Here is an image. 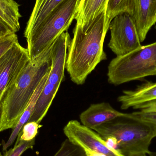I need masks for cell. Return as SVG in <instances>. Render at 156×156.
<instances>
[{"label":"cell","mask_w":156,"mask_h":156,"mask_svg":"<svg viewBox=\"0 0 156 156\" xmlns=\"http://www.w3.org/2000/svg\"><path fill=\"white\" fill-rule=\"evenodd\" d=\"M105 12L86 27L76 23L68 48L66 69L70 80L78 85L85 83L98 64L107 59L104 44L107 31L105 28Z\"/></svg>","instance_id":"cell-1"},{"label":"cell","mask_w":156,"mask_h":156,"mask_svg":"<svg viewBox=\"0 0 156 156\" xmlns=\"http://www.w3.org/2000/svg\"><path fill=\"white\" fill-rule=\"evenodd\" d=\"M53 44L27 63L4 93L1 99L0 132L15 127L42 79L50 71Z\"/></svg>","instance_id":"cell-2"},{"label":"cell","mask_w":156,"mask_h":156,"mask_svg":"<svg viewBox=\"0 0 156 156\" xmlns=\"http://www.w3.org/2000/svg\"><path fill=\"white\" fill-rule=\"evenodd\" d=\"M104 139H115L119 150L125 155L147 154L152 140L155 137L154 128L147 122L132 113H124L93 129Z\"/></svg>","instance_id":"cell-3"},{"label":"cell","mask_w":156,"mask_h":156,"mask_svg":"<svg viewBox=\"0 0 156 156\" xmlns=\"http://www.w3.org/2000/svg\"><path fill=\"white\" fill-rule=\"evenodd\" d=\"M80 0H64L39 25L24 33L31 60L41 55L59 36L68 31L77 13Z\"/></svg>","instance_id":"cell-4"},{"label":"cell","mask_w":156,"mask_h":156,"mask_svg":"<svg viewBox=\"0 0 156 156\" xmlns=\"http://www.w3.org/2000/svg\"><path fill=\"white\" fill-rule=\"evenodd\" d=\"M108 82L117 86L149 76H156V42L141 46L109 63Z\"/></svg>","instance_id":"cell-5"},{"label":"cell","mask_w":156,"mask_h":156,"mask_svg":"<svg viewBox=\"0 0 156 156\" xmlns=\"http://www.w3.org/2000/svg\"><path fill=\"white\" fill-rule=\"evenodd\" d=\"M71 39L69 33L66 31L62 33L53 43L51 69L28 122H34L40 124L47 113L65 77L68 48Z\"/></svg>","instance_id":"cell-6"},{"label":"cell","mask_w":156,"mask_h":156,"mask_svg":"<svg viewBox=\"0 0 156 156\" xmlns=\"http://www.w3.org/2000/svg\"><path fill=\"white\" fill-rule=\"evenodd\" d=\"M108 47L116 56L124 55L142 46L133 17L126 13L115 16L109 26Z\"/></svg>","instance_id":"cell-7"},{"label":"cell","mask_w":156,"mask_h":156,"mask_svg":"<svg viewBox=\"0 0 156 156\" xmlns=\"http://www.w3.org/2000/svg\"><path fill=\"white\" fill-rule=\"evenodd\" d=\"M64 133L68 139L83 148H89L106 156H126L120 150L108 146L99 134L77 120L69 122L64 128Z\"/></svg>","instance_id":"cell-8"},{"label":"cell","mask_w":156,"mask_h":156,"mask_svg":"<svg viewBox=\"0 0 156 156\" xmlns=\"http://www.w3.org/2000/svg\"><path fill=\"white\" fill-rule=\"evenodd\" d=\"M30 60L27 49L19 41L0 58V100Z\"/></svg>","instance_id":"cell-9"},{"label":"cell","mask_w":156,"mask_h":156,"mask_svg":"<svg viewBox=\"0 0 156 156\" xmlns=\"http://www.w3.org/2000/svg\"><path fill=\"white\" fill-rule=\"evenodd\" d=\"M133 17L141 43L156 23V0H136Z\"/></svg>","instance_id":"cell-10"},{"label":"cell","mask_w":156,"mask_h":156,"mask_svg":"<svg viewBox=\"0 0 156 156\" xmlns=\"http://www.w3.org/2000/svg\"><path fill=\"white\" fill-rule=\"evenodd\" d=\"M123 113L115 109L109 103L103 102L91 105L81 113L80 118L83 125L93 130Z\"/></svg>","instance_id":"cell-11"},{"label":"cell","mask_w":156,"mask_h":156,"mask_svg":"<svg viewBox=\"0 0 156 156\" xmlns=\"http://www.w3.org/2000/svg\"><path fill=\"white\" fill-rule=\"evenodd\" d=\"M117 100L122 110L133 109L140 105L156 100V82H147L134 90L123 91Z\"/></svg>","instance_id":"cell-12"},{"label":"cell","mask_w":156,"mask_h":156,"mask_svg":"<svg viewBox=\"0 0 156 156\" xmlns=\"http://www.w3.org/2000/svg\"><path fill=\"white\" fill-rule=\"evenodd\" d=\"M108 0H80L77 13L76 23L82 27H86L96 17L105 12Z\"/></svg>","instance_id":"cell-13"},{"label":"cell","mask_w":156,"mask_h":156,"mask_svg":"<svg viewBox=\"0 0 156 156\" xmlns=\"http://www.w3.org/2000/svg\"><path fill=\"white\" fill-rule=\"evenodd\" d=\"M49 71L43 77L42 80L39 83V85L37 88L36 90L35 91L27 107L26 108L25 110L23 113L22 115H21L17 124L16 125L15 127L13 129L12 132L9 139L6 143H2L3 151H5L7 148H8L9 147L11 146L13 144L15 140L17 137V136L22 130L23 126L28 122L29 119L31 118V116L34 111L36 105L37 101L38 100V97L40 96L41 92L46 82L48 77Z\"/></svg>","instance_id":"cell-14"},{"label":"cell","mask_w":156,"mask_h":156,"mask_svg":"<svg viewBox=\"0 0 156 156\" xmlns=\"http://www.w3.org/2000/svg\"><path fill=\"white\" fill-rule=\"evenodd\" d=\"M64 0H36L24 33L30 32L39 25Z\"/></svg>","instance_id":"cell-15"},{"label":"cell","mask_w":156,"mask_h":156,"mask_svg":"<svg viewBox=\"0 0 156 156\" xmlns=\"http://www.w3.org/2000/svg\"><path fill=\"white\" fill-rule=\"evenodd\" d=\"M136 0H108L105 16V28L108 32L111 22L116 16L126 13L133 16Z\"/></svg>","instance_id":"cell-16"},{"label":"cell","mask_w":156,"mask_h":156,"mask_svg":"<svg viewBox=\"0 0 156 156\" xmlns=\"http://www.w3.org/2000/svg\"><path fill=\"white\" fill-rule=\"evenodd\" d=\"M19 5L14 0H0V17L16 33L20 29Z\"/></svg>","instance_id":"cell-17"},{"label":"cell","mask_w":156,"mask_h":156,"mask_svg":"<svg viewBox=\"0 0 156 156\" xmlns=\"http://www.w3.org/2000/svg\"><path fill=\"white\" fill-rule=\"evenodd\" d=\"M133 109L138 110L133 112L135 115L152 125L156 137V100L140 105Z\"/></svg>","instance_id":"cell-18"},{"label":"cell","mask_w":156,"mask_h":156,"mask_svg":"<svg viewBox=\"0 0 156 156\" xmlns=\"http://www.w3.org/2000/svg\"><path fill=\"white\" fill-rule=\"evenodd\" d=\"M54 156H86L83 148L66 139Z\"/></svg>","instance_id":"cell-19"},{"label":"cell","mask_w":156,"mask_h":156,"mask_svg":"<svg viewBox=\"0 0 156 156\" xmlns=\"http://www.w3.org/2000/svg\"><path fill=\"white\" fill-rule=\"evenodd\" d=\"M40 124L34 122H28L24 125L17 136V138L23 141H28L35 138Z\"/></svg>","instance_id":"cell-20"},{"label":"cell","mask_w":156,"mask_h":156,"mask_svg":"<svg viewBox=\"0 0 156 156\" xmlns=\"http://www.w3.org/2000/svg\"><path fill=\"white\" fill-rule=\"evenodd\" d=\"M35 143V138L28 141H23L17 138L14 147L6 151L2 156H21L27 149H32Z\"/></svg>","instance_id":"cell-21"},{"label":"cell","mask_w":156,"mask_h":156,"mask_svg":"<svg viewBox=\"0 0 156 156\" xmlns=\"http://www.w3.org/2000/svg\"><path fill=\"white\" fill-rule=\"evenodd\" d=\"M18 41L16 33L0 38V58Z\"/></svg>","instance_id":"cell-22"},{"label":"cell","mask_w":156,"mask_h":156,"mask_svg":"<svg viewBox=\"0 0 156 156\" xmlns=\"http://www.w3.org/2000/svg\"><path fill=\"white\" fill-rule=\"evenodd\" d=\"M15 33L11 27L0 17V38Z\"/></svg>","instance_id":"cell-23"},{"label":"cell","mask_w":156,"mask_h":156,"mask_svg":"<svg viewBox=\"0 0 156 156\" xmlns=\"http://www.w3.org/2000/svg\"><path fill=\"white\" fill-rule=\"evenodd\" d=\"M83 148L84 150L86 156H106L101 153L95 152V151L91 150L89 148H85V147H83Z\"/></svg>","instance_id":"cell-24"},{"label":"cell","mask_w":156,"mask_h":156,"mask_svg":"<svg viewBox=\"0 0 156 156\" xmlns=\"http://www.w3.org/2000/svg\"><path fill=\"white\" fill-rule=\"evenodd\" d=\"M126 156H147V155L146 153H140L129 154Z\"/></svg>","instance_id":"cell-25"},{"label":"cell","mask_w":156,"mask_h":156,"mask_svg":"<svg viewBox=\"0 0 156 156\" xmlns=\"http://www.w3.org/2000/svg\"><path fill=\"white\" fill-rule=\"evenodd\" d=\"M147 154V156H156V152H151L149 151Z\"/></svg>","instance_id":"cell-26"},{"label":"cell","mask_w":156,"mask_h":156,"mask_svg":"<svg viewBox=\"0 0 156 156\" xmlns=\"http://www.w3.org/2000/svg\"><path fill=\"white\" fill-rule=\"evenodd\" d=\"M1 115H2V103H1V100H0V122H1Z\"/></svg>","instance_id":"cell-27"},{"label":"cell","mask_w":156,"mask_h":156,"mask_svg":"<svg viewBox=\"0 0 156 156\" xmlns=\"http://www.w3.org/2000/svg\"><path fill=\"white\" fill-rule=\"evenodd\" d=\"M0 156H2V155H1V154H0Z\"/></svg>","instance_id":"cell-28"}]
</instances>
